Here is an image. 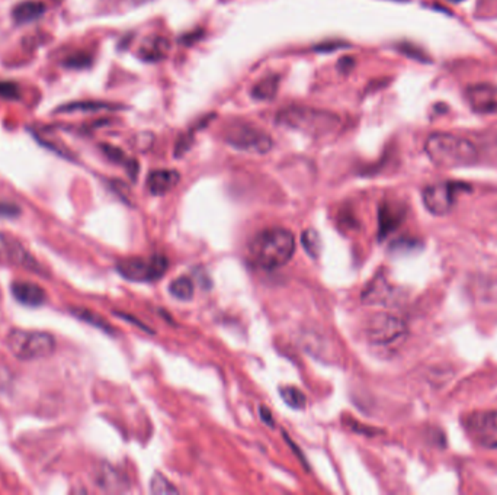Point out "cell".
Wrapping results in <instances>:
<instances>
[{
  "instance_id": "e0dca14e",
  "label": "cell",
  "mask_w": 497,
  "mask_h": 495,
  "mask_svg": "<svg viewBox=\"0 0 497 495\" xmlns=\"http://www.w3.org/2000/svg\"><path fill=\"white\" fill-rule=\"evenodd\" d=\"M278 82H280V79H278L276 76L263 79L260 83H258L253 88V90H252L253 97L260 99V101H266V99L274 97L276 93V89H278Z\"/></svg>"
},
{
  "instance_id": "5b68a950",
  "label": "cell",
  "mask_w": 497,
  "mask_h": 495,
  "mask_svg": "<svg viewBox=\"0 0 497 495\" xmlns=\"http://www.w3.org/2000/svg\"><path fill=\"white\" fill-rule=\"evenodd\" d=\"M169 267L167 258L156 254L149 258L132 257L121 260L117 269L125 279L132 282H153L160 279Z\"/></svg>"
},
{
  "instance_id": "8992f818",
  "label": "cell",
  "mask_w": 497,
  "mask_h": 495,
  "mask_svg": "<svg viewBox=\"0 0 497 495\" xmlns=\"http://www.w3.org/2000/svg\"><path fill=\"white\" fill-rule=\"evenodd\" d=\"M407 334V326L397 315L380 313L374 315L367 327V336L372 344L391 346L400 343Z\"/></svg>"
},
{
  "instance_id": "484cf974",
  "label": "cell",
  "mask_w": 497,
  "mask_h": 495,
  "mask_svg": "<svg viewBox=\"0 0 497 495\" xmlns=\"http://www.w3.org/2000/svg\"><path fill=\"white\" fill-rule=\"evenodd\" d=\"M21 90L18 84L12 82H0V97L5 99H19Z\"/></svg>"
},
{
  "instance_id": "52a82bcc",
  "label": "cell",
  "mask_w": 497,
  "mask_h": 495,
  "mask_svg": "<svg viewBox=\"0 0 497 495\" xmlns=\"http://www.w3.org/2000/svg\"><path fill=\"white\" fill-rule=\"evenodd\" d=\"M226 141L240 152L266 154L274 143L268 134L245 123H236L226 131Z\"/></svg>"
},
{
  "instance_id": "6da1fadb",
  "label": "cell",
  "mask_w": 497,
  "mask_h": 495,
  "mask_svg": "<svg viewBox=\"0 0 497 495\" xmlns=\"http://www.w3.org/2000/svg\"><path fill=\"white\" fill-rule=\"evenodd\" d=\"M295 240L293 232L284 228H269L259 232L250 243L252 262L266 270L287 265L294 256Z\"/></svg>"
},
{
  "instance_id": "9c48e42d",
  "label": "cell",
  "mask_w": 497,
  "mask_h": 495,
  "mask_svg": "<svg viewBox=\"0 0 497 495\" xmlns=\"http://www.w3.org/2000/svg\"><path fill=\"white\" fill-rule=\"evenodd\" d=\"M468 435L487 449H497V410L476 411L465 418Z\"/></svg>"
},
{
  "instance_id": "4fadbf2b",
  "label": "cell",
  "mask_w": 497,
  "mask_h": 495,
  "mask_svg": "<svg viewBox=\"0 0 497 495\" xmlns=\"http://www.w3.org/2000/svg\"><path fill=\"white\" fill-rule=\"evenodd\" d=\"M180 180L176 170H156L151 171L147 179V188L153 195H165L172 191Z\"/></svg>"
},
{
  "instance_id": "277c9868",
  "label": "cell",
  "mask_w": 497,
  "mask_h": 495,
  "mask_svg": "<svg viewBox=\"0 0 497 495\" xmlns=\"http://www.w3.org/2000/svg\"><path fill=\"white\" fill-rule=\"evenodd\" d=\"M278 122L310 135H323L339 127V118L336 115L310 108L285 109L278 115Z\"/></svg>"
},
{
  "instance_id": "ffe728a7",
  "label": "cell",
  "mask_w": 497,
  "mask_h": 495,
  "mask_svg": "<svg viewBox=\"0 0 497 495\" xmlns=\"http://www.w3.org/2000/svg\"><path fill=\"white\" fill-rule=\"evenodd\" d=\"M169 292H171L175 296V298H178V300L188 301L193 296V283L186 276L179 278V279H176V280H173L171 283Z\"/></svg>"
},
{
  "instance_id": "f1b7e54d",
  "label": "cell",
  "mask_w": 497,
  "mask_h": 495,
  "mask_svg": "<svg viewBox=\"0 0 497 495\" xmlns=\"http://www.w3.org/2000/svg\"><path fill=\"white\" fill-rule=\"evenodd\" d=\"M450 2H454V3H459V2H463V0H450Z\"/></svg>"
},
{
  "instance_id": "ac0fdd59",
  "label": "cell",
  "mask_w": 497,
  "mask_h": 495,
  "mask_svg": "<svg viewBox=\"0 0 497 495\" xmlns=\"http://www.w3.org/2000/svg\"><path fill=\"white\" fill-rule=\"evenodd\" d=\"M71 313H73V315H76L77 318L83 319L84 323H89V324H92V326H95V327H98V328H101V330H104V331H106V333H111V331H114V330H112V327L106 323V319H105V318H102L101 315H98V314H95V313L89 311V309H84V308H73V309H71Z\"/></svg>"
},
{
  "instance_id": "83f0119b",
  "label": "cell",
  "mask_w": 497,
  "mask_h": 495,
  "mask_svg": "<svg viewBox=\"0 0 497 495\" xmlns=\"http://www.w3.org/2000/svg\"><path fill=\"white\" fill-rule=\"evenodd\" d=\"M260 418L263 420V422L266 423V424H268V426H271V427H274V424H275V422H274V417H272V414H271V411L268 410V408H266V407H260Z\"/></svg>"
},
{
  "instance_id": "9a60e30c",
  "label": "cell",
  "mask_w": 497,
  "mask_h": 495,
  "mask_svg": "<svg viewBox=\"0 0 497 495\" xmlns=\"http://www.w3.org/2000/svg\"><path fill=\"white\" fill-rule=\"evenodd\" d=\"M45 12V5L41 2H22L14 9V19L18 23H28L41 18Z\"/></svg>"
},
{
  "instance_id": "cb8c5ba5",
  "label": "cell",
  "mask_w": 497,
  "mask_h": 495,
  "mask_svg": "<svg viewBox=\"0 0 497 495\" xmlns=\"http://www.w3.org/2000/svg\"><path fill=\"white\" fill-rule=\"evenodd\" d=\"M150 491L153 494H178V488L159 472L154 474L150 481Z\"/></svg>"
},
{
  "instance_id": "7a4b0ae2",
  "label": "cell",
  "mask_w": 497,
  "mask_h": 495,
  "mask_svg": "<svg viewBox=\"0 0 497 495\" xmlns=\"http://www.w3.org/2000/svg\"><path fill=\"white\" fill-rule=\"evenodd\" d=\"M425 150L435 166L445 169L471 166L478 156L477 148L467 138L445 132L432 134L426 140Z\"/></svg>"
},
{
  "instance_id": "d4e9b609",
  "label": "cell",
  "mask_w": 497,
  "mask_h": 495,
  "mask_svg": "<svg viewBox=\"0 0 497 495\" xmlns=\"http://www.w3.org/2000/svg\"><path fill=\"white\" fill-rule=\"evenodd\" d=\"M90 57L88 54H83V53H79V54H75V56H70L66 58L64 64L70 69H86L90 66Z\"/></svg>"
},
{
  "instance_id": "5bb4252c",
  "label": "cell",
  "mask_w": 497,
  "mask_h": 495,
  "mask_svg": "<svg viewBox=\"0 0 497 495\" xmlns=\"http://www.w3.org/2000/svg\"><path fill=\"white\" fill-rule=\"evenodd\" d=\"M169 53V41L163 36H150L140 48L138 56L145 61H160Z\"/></svg>"
},
{
  "instance_id": "7c38bea8",
  "label": "cell",
  "mask_w": 497,
  "mask_h": 495,
  "mask_svg": "<svg viewBox=\"0 0 497 495\" xmlns=\"http://www.w3.org/2000/svg\"><path fill=\"white\" fill-rule=\"evenodd\" d=\"M12 293H14L15 300L27 306H40L45 302V292L44 289L34 282L28 280H19L14 282L12 285Z\"/></svg>"
},
{
  "instance_id": "30bf717a",
  "label": "cell",
  "mask_w": 497,
  "mask_h": 495,
  "mask_svg": "<svg viewBox=\"0 0 497 495\" xmlns=\"http://www.w3.org/2000/svg\"><path fill=\"white\" fill-rule=\"evenodd\" d=\"M467 102L477 114H497V86L481 83L470 86L465 90Z\"/></svg>"
},
{
  "instance_id": "8fae6325",
  "label": "cell",
  "mask_w": 497,
  "mask_h": 495,
  "mask_svg": "<svg viewBox=\"0 0 497 495\" xmlns=\"http://www.w3.org/2000/svg\"><path fill=\"white\" fill-rule=\"evenodd\" d=\"M0 260L8 262L10 265L22 266L29 270L38 269V263L31 256V253L23 247L22 243L15 240L14 237L6 236V234L0 232Z\"/></svg>"
},
{
  "instance_id": "ba28073f",
  "label": "cell",
  "mask_w": 497,
  "mask_h": 495,
  "mask_svg": "<svg viewBox=\"0 0 497 495\" xmlns=\"http://www.w3.org/2000/svg\"><path fill=\"white\" fill-rule=\"evenodd\" d=\"M465 188V184L458 182H438L429 184L422 195L423 204L433 215H446L451 213L458 193Z\"/></svg>"
},
{
  "instance_id": "3957f363",
  "label": "cell",
  "mask_w": 497,
  "mask_h": 495,
  "mask_svg": "<svg viewBox=\"0 0 497 495\" xmlns=\"http://www.w3.org/2000/svg\"><path fill=\"white\" fill-rule=\"evenodd\" d=\"M8 349L21 361H35L50 356L56 350V339L50 333L15 328L8 334Z\"/></svg>"
},
{
  "instance_id": "603a6c76",
  "label": "cell",
  "mask_w": 497,
  "mask_h": 495,
  "mask_svg": "<svg viewBox=\"0 0 497 495\" xmlns=\"http://www.w3.org/2000/svg\"><path fill=\"white\" fill-rule=\"evenodd\" d=\"M281 397L287 402V405H289L291 408H295V410H301V408H304L307 404L306 395L302 394L300 389L293 388V387L282 388Z\"/></svg>"
},
{
  "instance_id": "7402d4cb",
  "label": "cell",
  "mask_w": 497,
  "mask_h": 495,
  "mask_svg": "<svg viewBox=\"0 0 497 495\" xmlns=\"http://www.w3.org/2000/svg\"><path fill=\"white\" fill-rule=\"evenodd\" d=\"M301 243H302V247H304L306 252L311 257H314V258L319 257V254L322 252V240H320V236L317 234V231L307 230V231L302 232Z\"/></svg>"
},
{
  "instance_id": "d6986e66",
  "label": "cell",
  "mask_w": 497,
  "mask_h": 495,
  "mask_svg": "<svg viewBox=\"0 0 497 495\" xmlns=\"http://www.w3.org/2000/svg\"><path fill=\"white\" fill-rule=\"evenodd\" d=\"M106 109H114L112 105H108L104 102H75L63 105L62 108L57 109V112H75V110H80V112H98V110H106Z\"/></svg>"
},
{
  "instance_id": "4316f807",
  "label": "cell",
  "mask_w": 497,
  "mask_h": 495,
  "mask_svg": "<svg viewBox=\"0 0 497 495\" xmlns=\"http://www.w3.org/2000/svg\"><path fill=\"white\" fill-rule=\"evenodd\" d=\"M21 214V209L15 204L0 202V215L6 218H15Z\"/></svg>"
},
{
  "instance_id": "2e32d148",
  "label": "cell",
  "mask_w": 497,
  "mask_h": 495,
  "mask_svg": "<svg viewBox=\"0 0 497 495\" xmlns=\"http://www.w3.org/2000/svg\"><path fill=\"white\" fill-rule=\"evenodd\" d=\"M98 476H99L98 485L106 491H119L121 488H123V479L119 478L118 472L111 466H106V465L102 466V469H99Z\"/></svg>"
},
{
  "instance_id": "44dd1931",
  "label": "cell",
  "mask_w": 497,
  "mask_h": 495,
  "mask_svg": "<svg viewBox=\"0 0 497 495\" xmlns=\"http://www.w3.org/2000/svg\"><path fill=\"white\" fill-rule=\"evenodd\" d=\"M102 150L108 156V158L112 160V162L124 165L128 169L131 178L132 176L136 178V175H137V163L134 162V160H128L125 157V154L119 150V148H115L112 145H102Z\"/></svg>"
}]
</instances>
